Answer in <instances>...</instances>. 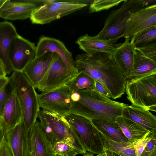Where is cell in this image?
<instances>
[{
	"mask_svg": "<svg viewBox=\"0 0 156 156\" xmlns=\"http://www.w3.org/2000/svg\"><path fill=\"white\" fill-rule=\"evenodd\" d=\"M30 153L34 156H55L52 145L40 122L36 120L28 132Z\"/></svg>",
	"mask_w": 156,
	"mask_h": 156,
	"instance_id": "14",
	"label": "cell"
},
{
	"mask_svg": "<svg viewBox=\"0 0 156 156\" xmlns=\"http://www.w3.org/2000/svg\"><path fill=\"white\" fill-rule=\"evenodd\" d=\"M94 89H96L105 96L108 98H111L109 94L104 87L99 82L96 81H95Z\"/></svg>",
	"mask_w": 156,
	"mask_h": 156,
	"instance_id": "36",
	"label": "cell"
},
{
	"mask_svg": "<svg viewBox=\"0 0 156 156\" xmlns=\"http://www.w3.org/2000/svg\"><path fill=\"white\" fill-rule=\"evenodd\" d=\"M125 0H94L91 2L89 8V12L91 13L107 10L118 5Z\"/></svg>",
	"mask_w": 156,
	"mask_h": 156,
	"instance_id": "29",
	"label": "cell"
},
{
	"mask_svg": "<svg viewBox=\"0 0 156 156\" xmlns=\"http://www.w3.org/2000/svg\"><path fill=\"white\" fill-rule=\"evenodd\" d=\"M122 115L136 122L149 132L156 131V116L149 111L131 104L123 109Z\"/></svg>",
	"mask_w": 156,
	"mask_h": 156,
	"instance_id": "21",
	"label": "cell"
},
{
	"mask_svg": "<svg viewBox=\"0 0 156 156\" xmlns=\"http://www.w3.org/2000/svg\"><path fill=\"white\" fill-rule=\"evenodd\" d=\"M0 156H14L5 138L0 149Z\"/></svg>",
	"mask_w": 156,
	"mask_h": 156,
	"instance_id": "35",
	"label": "cell"
},
{
	"mask_svg": "<svg viewBox=\"0 0 156 156\" xmlns=\"http://www.w3.org/2000/svg\"><path fill=\"white\" fill-rule=\"evenodd\" d=\"M1 116H0V123H1Z\"/></svg>",
	"mask_w": 156,
	"mask_h": 156,
	"instance_id": "48",
	"label": "cell"
},
{
	"mask_svg": "<svg viewBox=\"0 0 156 156\" xmlns=\"http://www.w3.org/2000/svg\"><path fill=\"white\" fill-rule=\"evenodd\" d=\"M156 131L149 132L142 138L133 143L136 156H140L146 147L148 141L150 139L153 133Z\"/></svg>",
	"mask_w": 156,
	"mask_h": 156,
	"instance_id": "32",
	"label": "cell"
},
{
	"mask_svg": "<svg viewBox=\"0 0 156 156\" xmlns=\"http://www.w3.org/2000/svg\"><path fill=\"white\" fill-rule=\"evenodd\" d=\"M35 44L18 35L13 40L9 52V60L13 71L23 72L35 57Z\"/></svg>",
	"mask_w": 156,
	"mask_h": 156,
	"instance_id": "11",
	"label": "cell"
},
{
	"mask_svg": "<svg viewBox=\"0 0 156 156\" xmlns=\"http://www.w3.org/2000/svg\"><path fill=\"white\" fill-rule=\"evenodd\" d=\"M5 138L14 156H30L28 132L23 121L6 132Z\"/></svg>",
	"mask_w": 156,
	"mask_h": 156,
	"instance_id": "15",
	"label": "cell"
},
{
	"mask_svg": "<svg viewBox=\"0 0 156 156\" xmlns=\"http://www.w3.org/2000/svg\"><path fill=\"white\" fill-rule=\"evenodd\" d=\"M1 117V124L6 133L23 121L20 103L13 92L4 106Z\"/></svg>",
	"mask_w": 156,
	"mask_h": 156,
	"instance_id": "20",
	"label": "cell"
},
{
	"mask_svg": "<svg viewBox=\"0 0 156 156\" xmlns=\"http://www.w3.org/2000/svg\"><path fill=\"white\" fill-rule=\"evenodd\" d=\"M91 121L99 132L112 140L129 142L121 128L115 122L102 120H94Z\"/></svg>",
	"mask_w": 156,
	"mask_h": 156,
	"instance_id": "25",
	"label": "cell"
},
{
	"mask_svg": "<svg viewBox=\"0 0 156 156\" xmlns=\"http://www.w3.org/2000/svg\"><path fill=\"white\" fill-rule=\"evenodd\" d=\"M37 7L30 17L32 23L44 24L77 11L88 4L79 0H43Z\"/></svg>",
	"mask_w": 156,
	"mask_h": 156,
	"instance_id": "7",
	"label": "cell"
},
{
	"mask_svg": "<svg viewBox=\"0 0 156 156\" xmlns=\"http://www.w3.org/2000/svg\"><path fill=\"white\" fill-rule=\"evenodd\" d=\"M56 154L61 156H75L77 154L83 155L79 150L63 142H58L52 145Z\"/></svg>",
	"mask_w": 156,
	"mask_h": 156,
	"instance_id": "30",
	"label": "cell"
},
{
	"mask_svg": "<svg viewBox=\"0 0 156 156\" xmlns=\"http://www.w3.org/2000/svg\"><path fill=\"white\" fill-rule=\"evenodd\" d=\"M18 35L12 23L7 21L0 22V59L8 75L13 71L9 58L10 46L14 39Z\"/></svg>",
	"mask_w": 156,
	"mask_h": 156,
	"instance_id": "16",
	"label": "cell"
},
{
	"mask_svg": "<svg viewBox=\"0 0 156 156\" xmlns=\"http://www.w3.org/2000/svg\"><path fill=\"white\" fill-rule=\"evenodd\" d=\"M7 72L3 63L0 59V78L6 77Z\"/></svg>",
	"mask_w": 156,
	"mask_h": 156,
	"instance_id": "37",
	"label": "cell"
},
{
	"mask_svg": "<svg viewBox=\"0 0 156 156\" xmlns=\"http://www.w3.org/2000/svg\"><path fill=\"white\" fill-rule=\"evenodd\" d=\"M7 0H0V9Z\"/></svg>",
	"mask_w": 156,
	"mask_h": 156,
	"instance_id": "43",
	"label": "cell"
},
{
	"mask_svg": "<svg viewBox=\"0 0 156 156\" xmlns=\"http://www.w3.org/2000/svg\"><path fill=\"white\" fill-rule=\"evenodd\" d=\"M53 52H47L35 58L26 67L23 72L34 86L36 87L48 69Z\"/></svg>",
	"mask_w": 156,
	"mask_h": 156,
	"instance_id": "19",
	"label": "cell"
},
{
	"mask_svg": "<svg viewBox=\"0 0 156 156\" xmlns=\"http://www.w3.org/2000/svg\"><path fill=\"white\" fill-rule=\"evenodd\" d=\"M6 132L0 123V149L2 144L5 138Z\"/></svg>",
	"mask_w": 156,
	"mask_h": 156,
	"instance_id": "39",
	"label": "cell"
},
{
	"mask_svg": "<svg viewBox=\"0 0 156 156\" xmlns=\"http://www.w3.org/2000/svg\"><path fill=\"white\" fill-rule=\"evenodd\" d=\"M156 131L153 133L150 139L148 141L143 152L140 156H149L155 149L156 147Z\"/></svg>",
	"mask_w": 156,
	"mask_h": 156,
	"instance_id": "34",
	"label": "cell"
},
{
	"mask_svg": "<svg viewBox=\"0 0 156 156\" xmlns=\"http://www.w3.org/2000/svg\"><path fill=\"white\" fill-rule=\"evenodd\" d=\"M80 49L89 55L104 52L112 55L115 49L114 44L98 38L86 34L79 37L75 42Z\"/></svg>",
	"mask_w": 156,
	"mask_h": 156,
	"instance_id": "22",
	"label": "cell"
},
{
	"mask_svg": "<svg viewBox=\"0 0 156 156\" xmlns=\"http://www.w3.org/2000/svg\"><path fill=\"white\" fill-rule=\"evenodd\" d=\"M72 92L65 84L52 90L38 94L40 108L65 116L70 113Z\"/></svg>",
	"mask_w": 156,
	"mask_h": 156,
	"instance_id": "10",
	"label": "cell"
},
{
	"mask_svg": "<svg viewBox=\"0 0 156 156\" xmlns=\"http://www.w3.org/2000/svg\"><path fill=\"white\" fill-rule=\"evenodd\" d=\"M9 79L13 92L20 103L23 122L28 132L37 120L40 110L38 94L22 72L14 70Z\"/></svg>",
	"mask_w": 156,
	"mask_h": 156,
	"instance_id": "3",
	"label": "cell"
},
{
	"mask_svg": "<svg viewBox=\"0 0 156 156\" xmlns=\"http://www.w3.org/2000/svg\"><path fill=\"white\" fill-rule=\"evenodd\" d=\"M135 51L132 41L126 39L123 43L115 47L112 55L126 81L132 72Z\"/></svg>",
	"mask_w": 156,
	"mask_h": 156,
	"instance_id": "17",
	"label": "cell"
},
{
	"mask_svg": "<svg viewBox=\"0 0 156 156\" xmlns=\"http://www.w3.org/2000/svg\"><path fill=\"white\" fill-rule=\"evenodd\" d=\"M125 91L132 104L150 111H156V74L126 81Z\"/></svg>",
	"mask_w": 156,
	"mask_h": 156,
	"instance_id": "6",
	"label": "cell"
},
{
	"mask_svg": "<svg viewBox=\"0 0 156 156\" xmlns=\"http://www.w3.org/2000/svg\"><path fill=\"white\" fill-rule=\"evenodd\" d=\"M9 81V77L7 76L0 78V90Z\"/></svg>",
	"mask_w": 156,
	"mask_h": 156,
	"instance_id": "40",
	"label": "cell"
},
{
	"mask_svg": "<svg viewBox=\"0 0 156 156\" xmlns=\"http://www.w3.org/2000/svg\"><path fill=\"white\" fill-rule=\"evenodd\" d=\"M97 156H106L105 152L104 151L102 153L98 154Z\"/></svg>",
	"mask_w": 156,
	"mask_h": 156,
	"instance_id": "45",
	"label": "cell"
},
{
	"mask_svg": "<svg viewBox=\"0 0 156 156\" xmlns=\"http://www.w3.org/2000/svg\"><path fill=\"white\" fill-rule=\"evenodd\" d=\"M79 100L72 102L70 113L76 114L92 121L102 120L115 122L122 115L123 109L127 104L111 99L95 89L77 91Z\"/></svg>",
	"mask_w": 156,
	"mask_h": 156,
	"instance_id": "2",
	"label": "cell"
},
{
	"mask_svg": "<svg viewBox=\"0 0 156 156\" xmlns=\"http://www.w3.org/2000/svg\"><path fill=\"white\" fill-rule=\"evenodd\" d=\"M99 132L101 135L104 150H109L121 156H136L133 143L114 141Z\"/></svg>",
	"mask_w": 156,
	"mask_h": 156,
	"instance_id": "26",
	"label": "cell"
},
{
	"mask_svg": "<svg viewBox=\"0 0 156 156\" xmlns=\"http://www.w3.org/2000/svg\"><path fill=\"white\" fill-rule=\"evenodd\" d=\"M154 74H156V62L135 50L132 69L128 80H135Z\"/></svg>",
	"mask_w": 156,
	"mask_h": 156,
	"instance_id": "23",
	"label": "cell"
},
{
	"mask_svg": "<svg viewBox=\"0 0 156 156\" xmlns=\"http://www.w3.org/2000/svg\"><path fill=\"white\" fill-rule=\"evenodd\" d=\"M55 156H61L59 155H58V154H55Z\"/></svg>",
	"mask_w": 156,
	"mask_h": 156,
	"instance_id": "47",
	"label": "cell"
},
{
	"mask_svg": "<svg viewBox=\"0 0 156 156\" xmlns=\"http://www.w3.org/2000/svg\"><path fill=\"white\" fill-rule=\"evenodd\" d=\"M36 5L28 1L23 2L7 0L0 9V17L11 20L30 18Z\"/></svg>",
	"mask_w": 156,
	"mask_h": 156,
	"instance_id": "18",
	"label": "cell"
},
{
	"mask_svg": "<svg viewBox=\"0 0 156 156\" xmlns=\"http://www.w3.org/2000/svg\"><path fill=\"white\" fill-rule=\"evenodd\" d=\"M83 156H97V155H95L94 154L90 152H87L85 154L83 155Z\"/></svg>",
	"mask_w": 156,
	"mask_h": 156,
	"instance_id": "42",
	"label": "cell"
},
{
	"mask_svg": "<svg viewBox=\"0 0 156 156\" xmlns=\"http://www.w3.org/2000/svg\"><path fill=\"white\" fill-rule=\"evenodd\" d=\"M70 98L72 102H76L78 101L80 98V95L77 91L72 93Z\"/></svg>",
	"mask_w": 156,
	"mask_h": 156,
	"instance_id": "38",
	"label": "cell"
},
{
	"mask_svg": "<svg viewBox=\"0 0 156 156\" xmlns=\"http://www.w3.org/2000/svg\"><path fill=\"white\" fill-rule=\"evenodd\" d=\"M149 156H156V149L153 151Z\"/></svg>",
	"mask_w": 156,
	"mask_h": 156,
	"instance_id": "44",
	"label": "cell"
},
{
	"mask_svg": "<svg viewBox=\"0 0 156 156\" xmlns=\"http://www.w3.org/2000/svg\"><path fill=\"white\" fill-rule=\"evenodd\" d=\"M75 61L78 71L84 73L101 83L111 98L116 99L124 94L126 80L112 55L83 53L77 55Z\"/></svg>",
	"mask_w": 156,
	"mask_h": 156,
	"instance_id": "1",
	"label": "cell"
},
{
	"mask_svg": "<svg viewBox=\"0 0 156 156\" xmlns=\"http://www.w3.org/2000/svg\"><path fill=\"white\" fill-rule=\"evenodd\" d=\"M47 52L57 53L61 57L70 70L72 78L77 74L78 71L72 54L62 42L54 38L42 36L36 46L35 57H39Z\"/></svg>",
	"mask_w": 156,
	"mask_h": 156,
	"instance_id": "13",
	"label": "cell"
},
{
	"mask_svg": "<svg viewBox=\"0 0 156 156\" xmlns=\"http://www.w3.org/2000/svg\"><path fill=\"white\" fill-rule=\"evenodd\" d=\"M106 156H121L116 153L108 150H104Z\"/></svg>",
	"mask_w": 156,
	"mask_h": 156,
	"instance_id": "41",
	"label": "cell"
},
{
	"mask_svg": "<svg viewBox=\"0 0 156 156\" xmlns=\"http://www.w3.org/2000/svg\"><path fill=\"white\" fill-rule=\"evenodd\" d=\"M148 0H125L118 9L112 11L106 18L104 27L96 36L112 44L123 37L125 26L130 15L147 5Z\"/></svg>",
	"mask_w": 156,
	"mask_h": 156,
	"instance_id": "5",
	"label": "cell"
},
{
	"mask_svg": "<svg viewBox=\"0 0 156 156\" xmlns=\"http://www.w3.org/2000/svg\"><path fill=\"white\" fill-rule=\"evenodd\" d=\"M30 156H34V155L30 153Z\"/></svg>",
	"mask_w": 156,
	"mask_h": 156,
	"instance_id": "46",
	"label": "cell"
},
{
	"mask_svg": "<svg viewBox=\"0 0 156 156\" xmlns=\"http://www.w3.org/2000/svg\"><path fill=\"white\" fill-rule=\"evenodd\" d=\"M72 78L71 72L61 57L53 53L48 69L35 88L42 92L50 91L65 85Z\"/></svg>",
	"mask_w": 156,
	"mask_h": 156,
	"instance_id": "9",
	"label": "cell"
},
{
	"mask_svg": "<svg viewBox=\"0 0 156 156\" xmlns=\"http://www.w3.org/2000/svg\"><path fill=\"white\" fill-rule=\"evenodd\" d=\"M64 116L76 131L86 151L94 154L104 152L101 133L91 121L73 113Z\"/></svg>",
	"mask_w": 156,
	"mask_h": 156,
	"instance_id": "8",
	"label": "cell"
},
{
	"mask_svg": "<svg viewBox=\"0 0 156 156\" xmlns=\"http://www.w3.org/2000/svg\"><path fill=\"white\" fill-rule=\"evenodd\" d=\"M38 118L52 145L63 142L81 151L83 155L87 152L76 131L64 116L42 109Z\"/></svg>",
	"mask_w": 156,
	"mask_h": 156,
	"instance_id": "4",
	"label": "cell"
},
{
	"mask_svg": "<svg viewBox=\"0 0 156 156\" xmlns=\"http://www.w3.org/2000/svg\"><path fill=\"white\" fill-rule=\"evenodd\" d=\"M131 41L135 48L156 42V26L140 32L135 34Z\"/></svg>",
	"mask_w": 156,
	"mask_h": 156,
	"instance_id": "28",
	"label": "cell"
},
{
	"mask_svg": "<svg viewBox=\"0 0 156 156\" xmlns=\"http://www.w3.org/2000/svg\"><path fill=\"white\" fill-rule=\"evenodd\" d=\"M115 122L130 143L140 140L149 132L137 123L122 115L117 117Z\"/></svg>",
	"mask_w": 156,
	"mask_h": 156,
	"instance_id": "24",
	"label": "cell"
},
{
	"mask_svg": "<svg viewBox=\"0 0 156 156\" xmlns=\"http://www.w3.org/2000/svg\"><path fill=\"white\" fill-rule=\"evenodd\" d=\"M156 26V5L146 7L133 13L128 19L123 37L131 40L140 32Z\"/></svg>",
	"mask_w": 156,
	"mask_h": 156,
	"instance_id": "12",
	"label": "cell"
},
{
	"mask_svg": "<svg viewBox=\"0 0 156 156\" xmlns=\"http://www.w3.org/2000/svg\"><path fill=\"white\" fill-rule=\"evenodd\" d=\"M143 55L156 62V42L135 48Z\"/></svg>",
	"mask_w": 156,
	"mask_h": 156,
	"instance_id": "31",
	"label": "cell"
},
{
	"mask_svg": "<svg viewBox=\"0 0 156 156\" xmlns=\"http://www.w3.org/2000/svg\"><path fill=\"white\" fill-rule=\"evenodd\" d=\"M12 93L13 91L9 81L0 90V116L5 104Z\"/></svg>",
	"mask_w": 156,
	"mask_h": 156,
	"instance_id": "33",
	"label": "cell"
},
{
	"mask_svg": "<svg viewBox=\"0 0 156 156\" xmlns=\"http://www.w3.org/2000/svg\"><path fill=\"white\" fill-rule=\"evenodd\" d=\"M72 92L83 89H94L95 80L89 76L82 71L77 74L65 84Z\"/></svg>",
	"mask_w": 156,
	"mask_h": 156,
	"instance_id": "27",
	"label": "cell"
}]
</instances>
